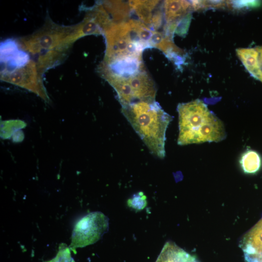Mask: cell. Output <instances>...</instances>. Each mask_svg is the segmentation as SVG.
<instances>
[{
  "label": "cell",
  "mask_w": 262,
  "mask_h": 262,
  "mask_svg": "<svg viewBox=\"0 0 262 262\" xmlns=\"http://www.w3.org/2000/svg\"><path fill=\"white\" fill-rule=\"evenodd\" d=\"M154 31L133 18L109 25L107 31L108 64L143 62V51L152 48Z\"/></svg>",
  "instance_id": "obj_1"
},
{
  "label": "cell",
  "mask_w": 262,
  "mask_h": 262,
  "mask_svg": "<svg viewBox=\"0 0 262 262\" xmlns=\"http://www.w3.org/2000/svg\"><path fill=\"white\" fill-rule=\"evenodd\" d=\"M121 112L149 151L164 159L166 131L173 117L155 101H140L122 107Z\"/></svg>",
  "instance_id": "obj_2"
},
{
  "label": "cell",
  "mask_w": 262,
  "mask_h": 262,
  "mask_svg": "<svg viewBox=\"0 0 262 262\" xmlns=\"http://www.w3.org/2000/svg\"><path fill=\"white\" fill-rule=\"evenodd\" d=\"M177 111L179 145L218 142L225 139L226 132L223 122L203 101L196 99L179 103Z\"/></svg>",
  "instance_id": "obj_3"
},
{
  "label": "cell",
  "mask_w": 262,
  "mask_h": 262,
  "mask_svg": "<svg viewBox=\"0 0 262 262\" xmlns=\"http://www.w3.org/2000/svg\"><path fill=\"white\" fill-rule=\"evenodd\" d=\"M107 76L122 107L140 101L155 100L157 88L146 69L127 77Z\"/></svg>",
  "instance_id": "obj_4"
},
{
  "label": "cell",
  "mask_w": 262,
  "mask_h": 262,
  "mask_svg": "<svg viewBox=\"0 0 262 262\" xmlns=\"http://www.w3.org/2000/svg\"><path fill=\"white\" fill-rule=\"evenodd\" d=\"M109 228V219L99 212L90 213L82 218L75 225L69 247L74 253L76 249L93 244L101 238Z\"/></svg>",
  "instance_id": "obj_5"
},
{
  "label": "cell",
  "mask_w": 262,
  "mask_h": 262,
  "mask_svg": "<svg viewBox=\"0 0 262 262\" xmlns=\"http://www.w3.org/2000/svg\"><path fill=\"white\" fill-rule=\"evenodd\" d=\"M163 8L165 20L163 32L172 38L175 33L184 35L189 28L193 10L190 1L164 0Z\"/></svg>",
  "instance_id": "obj_6"
},
{
  "label": "cell",
  "mask_w": 262,
  "mask_h": 262,
  "mask_svg": "<svg viewBox=\"0 0 262 262\" xmlns=\"http://www.w3.org/2000/svg\"><path fill=\"white\" fill-rule=\"evenodd\" d=\"M130 7L138 19L150 29L156 30L162 24L163 4L159 0H129Z\"/></svg>",
  "instance_id": "obj_7"
},
{
  "label": "cell",
  "mask_w": 262,
  "mask_h": 262,
  "mask_svg": "<svg viewBox=\"0 0 262 262\" xmlns=\"http://www.w3.org/2000/svg\"><path fill=\"white\" fill-rule=\"evenodd\" d=\"M246 262H262V217L240 242Z\"/></svg>",
  "instance_id": "obj_8"
},
{
  "label": "cell",
  "mask_w": 262,
  "mask_h": 262,
  "mask_svg": "<svg viewBox=\"0 0 262 262\" xmlns=\"http://www.w3.org/2000/svg\"><path fill=\"white\" fill-rule=\"evenodd\" d=\"M153 48L159 49L175 64L179 66L185 60L184 51L174 43L173 38L164 32L154 31L152 37Z\"/></svg>",
  "instance_id": "obj_9"
},
{
  "label": "cell",
  "mask_w": 262,
  "mask_h": 262,
  "mask_svg": "<svg viewBox=\"0 0 262 262\" xmlns=\"http://www.w3.org/2000/svg\"><path fill=\"white\" fill-rule=\"evenodd\" d=\"M236 54L250 75L262 82V69L259 53L255 48H239Z\"/></svg>",
  "instance_id": "obj_10"
},
{
  "label": "cell",
  "mask_w": 262,
  "mask_h": 262,
  "mask_svg": "<svg viewBox=\"0 0 262 262\" xmlns=\"http://www.w3.org/2000/svg\"><path fill=\"white\" fill-rule=\"evenodd\" d=\"M155 262H199L174 243L168 242L164 245Z\"/></svg>",
  "instance_id": "obj_11"
},
{
  "label": "cell",
  "mask_w": 262,
  "mask_h": 262,
  "mask_svg": "<svg viewBox=\"0 0 262 262\" xmlns=\"http://www.w3.org/2000/svg\"><path fill=\"white\" fill-rule=\"evenodd\" d=\"M1 55L8 59L11 66H22L27 61L28 56L26 53L16 50L14 42L9 41L2 44L1 46Z\"/></svg>",
  "instance_id": "obj_12"
},
{
  "label": "cell",
  "mask_w": 262,
  "mask_h": 262,
  "mask_svg": "<svg viewBox=\"0 0 262 262\" xmlns=\"http://www.w3.org/2000/svg\"><path fill=\"white\" fill-rule=\"evenodd\" d=\"M239 163L245 173L253 174L260 169L262 161L258 153L253 150H247L242 154Z\"/></svg>",
  "instance_id": "obj_13"
},
{
  "label": "cell",
  "mask_w": 262,
  "mask_h": 262,
  "mask_svg": "<svg viewBox=\"0 0 262 262\" xmlns=\"http://www.w3.org/2000/svg\"><path fill=\"white\" fill-rule=\"evenodd\" d=\"M127 204L137 211L142 210L147 205V196L142 192H139L128 200Z\"/></svg>",
  "instance_id": "obj_14"
},
{
  "label": "cell",
  "mask_w": 262,
  "mask_h": 262,
  "mask_svg": "<svg viewBox=\"0 0 262 262\" xmlns=\"http://www.w3.org/2000/svg\"><path fill=\"white\" fill-rule=\"evenodd\" d=\"M70 249L65 244H60L56 256L46 262H72L73 259L71 257Z\"/></svg>",
  "instance_id": "obj_15"
},
{
  "label": "cell",
  "mask_w": 262,
  "mask_h": 262,
  "mask_svg": "<svg viewBox=\"0 0 262 262\" xmlns=\"http://www.w3.org/2000/svg\"><path fill=\"white\" fill-rule=\"evenodd\" d=\"M226 3L227 6L231 8L239 9L259 6L260 2L255 0H233L226 1Z\"/></svg>",
  "instance_id": "obj_16"
},
{
  "label": "cell",
  "mask_w": 262,
  "mask_h": 262,
  "mask_svg": "<svg viewBox=\"0 0 262 262\" xmlns=\"http://www.w3.org/2000/svg\"><path fill=\"white\" fill-rule=\"evenodd\" d=\"M255 49L259 53V60L262 69V46H258Z\"/></svg>",
  "instance_id": "obj_17"
},
{
  "label": "cell",
  "mask_w": 262,
  "mask_h": 262,
  "mask_svg": "<svg viewBox=\"0 0 262 262\" xmlns=\"http://www.w3.org/2000/svg\"><path fill=\"white\" fill-rule=\"evenodd\" d=\"M72 262H75V261L74 260V259H73Z\"/></svg>",
  "instance_id": "obj_18"
}]
</instances>
